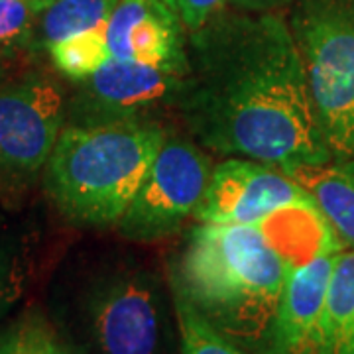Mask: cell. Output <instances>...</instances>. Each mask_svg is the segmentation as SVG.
Wrapping results in <instances>:
<instances>
[{"mask_svg":"<svg viewBox=\"0 0 354 354\" xmlns=\"http://www.w3.org/2000/svg\"><path fill=\"white\" fill-rule=\"evenodd\" d=\"M177 111L205 148L290 171L333 160L290 26L223 14L191 32Z\"/></svg>","mask_w":354,"mask_h":354,"instance_id":"cell-1","label":"cell"},{"mask_svg":"<svg viewBox=\"0 0 354 354\" xmlns=\"http://www.w3.org/2000/svg\"><path fill=\"white\" fill-rule=\"evenodd\" d=\"M291 268L258 225L201 223L169 283L221 335L266 354Z\"/></svg>","mask_w":354,"mask_h":354,"instance_id":"cell-2","label":"cell"},{"mask_svg":"<svg viewBox=\"0 0 354 354\" xmlns=\"http://www.w3.org/2000/svg\"><path fill=\"white\" fill-rule=\"evenodd\" d=\"M55 330L75 354H179L171 283L138 254L116 248L71 272Z\"/></svg>","mask_w":354,"mask_h":354,"instance_id":"cell-3","label":"cell"},{"mask_svg":"<svg viewBox=\"0 0 354 354\" xmlns=\"http://www.w3.org/2000/svg\"><path fill=\"white\" fill-rule=\"evenodd\" d=\"M165 132L146 116L73 122L46 165V187L75 223L111 227L124 215L152 165Z\"/></svg>","mask_w":354,"mask_h":354,"instance_id":"cell-4","label":"cell"},{"mask_svg":"<svg viewBox=\"0 0 354 354\" xmlns=\"http://www.w3.org/2000/svg\"><path fill=\"white\" fill-rule=\"evenodd\" d=\"M290 30L333 158L354 156V0H301Z\"/></svg>","mask_w":354,"mask_h":354,"instance_id":"cell-5","label":"cell"},{"mask_svg":"<svg viewBox=\"0 0 354 354\" xmlns=\"http://www.w3.org/2000/svg\"><path fill=\"white\" fill-rule=\"evenodd\" d=\"M65 120L64 91L41 73L0 85V191L18 193L48 165Z\"/></svg>","mask_w":354,"mask_h":354,"instance_id":"cell-6","label":"cell"},{"mask_svg":"<svg viewBox=\"0 0 354 354\" xmlns=\"http://www.w3.org/2000/svg\"><path fill=\"white\" fill-rule=\"evenodd\" d=\"M211 171L209 158L193 142L165 136L136 197L116 223L120 236L150 242L176 232L195 215Z\"/></svg>","mask_w":354,"mask_h":354,"instance_id":"cell-7","label":"cell"},{"mask_svg":"<svg viewBox=\"0 0 354 354\" xmlns=\"http://www.w3.org/2000/svg\"><path fill=\"white\" fill-rule=\"evenodd\" d=\"M304 203H313L311 195L286 171L246 158H230L211 171L195 218L199 223L260 227Z\"/></svg>","mask_w":354,"mask_h":354,"instance_id":"cell-8","label":"cell"},{"mask_svg":"<svg viewBox=\"0 0 354 354\" xmlns=\"http://www.w3.org/2000/svg\"><path fill=\"white\" fill-rule=\"evenodd\" d=\"M185 69L109 57L91 75L77 81L79 122L142 116L162 101H174Z\"/></svg>","mask_w":354,"mask_h":354,"instance_id":"cell-9","label":"cell"},{"mask_svg":"<svg viewBox=\"0 0 354 354\" xmlns=\"http://www.w3.org/2000/svg\"><path fill=\"white\" fill-rule=\"evenodd\" d=\"M341 250L327 248L291 268L270 329L266 354H319L330 276Z\"/></svg>","mask_w":354,"mask_h":354,"instance_id":"cell-10","label":"cell"},{"mask_svg":"<svg viewBox=\"0 0 354 354\" xmlns=\"http://www.w3.org/2000/svg\"><path fill=\"white\" fill-rule=\"evenodd\" d=\"M183 30L176 8L165 0H118L104 36L113 57L185 69Z\"/></svg>","mask_w":354,"mask_h":354,"instance_id":"cell-11","label":"cell"},{"mask_svg":"<svg viewBox=\"0 0 354 354\" xmlns=\"http://www.w3.org/2000/svg\"><path fill=\"white\" fill-rule=\"evenodd\" d=\"M315 201L342 248L354 250V156L286 171Z\"/></svg>","mask_w":354,"mask_h":354,"instance_id":"cell-12","label":"cell"},{"mask_svg":"<svg viewBox=\"0 0 354 354\" xmlns=\"http://www.w3.org/2000/svg\"><path fill=\"white\" fill-rule=\"evenodd\" d=\"M319 354H354V250L337 254Z\"/></svg>","mask_w":354,"mask_h":354,"instance_id":"cell-13","label":"cell"},{"mask_svg":"<svg viewBox=\"0 0 354 354\" xmlns=\"http://www.w3.org/2000/svg\"><path fill=\"white\" fill-rule=\"evenodd\" d=\"M118 0H50L34 32V50H50L62 39L101 28Z\"/></svg>","mask_w":354,"mask_h":354,"instance_id":"cell-14","label":"cell"},{"mask_svg":"<svg viewBox=\"0 0 354 354\" xmlns=\"http://www.w3.org/2000/svg\"><path fill=\"white\" fill-rule=\"evenodd\" d=\"M30 276V244L10 223L0 218V321L24 297Z\"/></svg>","mask_w":354,"mask_h":354,"instance_id":"cell-15","label":"cell"},{"mask_svg":"<svg viewBox=\"0 0 354 354\" xmlns=\"http://www.w3.org/2000/svg\"><path fill=\"white\" fill-rule=\"evenodd\" d=\"M0 354H75L46 317L24 313L0 329Z\"/></svg>","mask_w":354,"mask_h":354,"instance_id":"cell-16","label":"cell"},{"mask_svg":"<svg viewBox=\"0 0 354 354\" xmlns=\"http://www.w3.org/2000/svg\"><path fill=\"white\" fill-rule=\"evenodd\" d=\"M48 51L53 65L64 75L75 81L88 77L111 57L106 36H104V26L62 39Z\"/></svg>","mask_w":354,"mask_h":354,"instance_id":"cell-17","label":"cell"},{"mask_svg":"<svg viewBox=\"0 0 354 354\" xmlns=\"http://www.w3.org/2000/svg\"><path fill=\"white\" fill-rule=\"evenodd\" d=\"M174 304L179 327V354H250L211 327L176 291Z\"/></svg>","mask_w":354,"mask_h":354,"instance_id":"cell-18","label":"cell"},{"mask_svg":"<svg viewBox=\"0 0 354 354\" xmlns=\"http://www.w3.org/2000/svg\"><path fill=\"white\" fill-rule=\"evenodd\" d=\"M50 0H0V59L22 48L34 50V32Z\"/></svg>","mask_w":354,"mask_h":354,"instance_id":"cell-19","label":"cell"},{"mask_svg":"<svg viewBox=\"0 0 354 354\" xmlns=\"http://www.w3.org/2000/svg\"><path fill=\"white\" fill-rule=\"evenodd\" d=\"M227 0H176L174 8L185 30L195 32L223 10Z\"/></svg>","mask_w":354,"mask_h":354,"instance_id":"cell-20","label":"cell"},{"mask_svg":"<svg viewBox=\"0 0 354 354\" xmlns=\"http://www.w3.org/2000/svg\"><path fill=\"white\" fill-rule=\"evenodd\" d=\"M227 2L244 12H272L274 8H279L291 0H227Z\"/></svg>","mask_w":354,"mask_h":354,"instance_id":"cell-21","label":"cell"},{"mask_svg":"<svg viewBox=\"0 0 354 354\" xmlns=\"http://www.w3.org/2000/svg\"><path fill=\"white\" fill-rule=\"evenodd\" d=\"M165 2H167V4H171V6H174V2H176V0H165Z\"/></svg>","mask_w":354,"mask_h":354,"instance_id":"cell-22","label":"cell"}]
</instances>
